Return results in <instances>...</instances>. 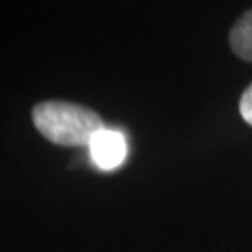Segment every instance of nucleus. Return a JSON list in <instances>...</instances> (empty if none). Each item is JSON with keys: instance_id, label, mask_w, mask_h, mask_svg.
I'll return each mask as SVG.
<instances>
[{"instance_id": "obj_1", "label": "nucleus", "mask_w": 252, "mask_h": 252, "mask_svg": "<svg viewBox=\"0 0 252 252\" xmlns=\"http://www.w3.org/2000/svg\"><path fill=\"white\" fill-rule=\"evenodd\" d=\"M32 120L41 135L60 146H88L105 127L92 108L65 101L39 103L34 107Z\"/></svg>"}, {"instance_id": "obj_2", "label": "nucleus", "mask_w": 252, "mask_h": 252, "mask_svg": "<svg viewBox=\"0 0 252 252\" xmlns=\"http://www.w3.org/2000/svg\"><path fill=\"white\" fill-rule=\"evenodd\" d=\"M88 152H90L92 162L99 170L112 172L124 164L129 153V146H127L126 135L120 129L103 127L92 138V142L88 144Z\"/></svg>"}, {"instance_id": "obj_3", "label": "nucleus", "mask_w": 252, "mask_h": 252, "mask_svg": "<svg viewBox=\"0 0 252 252\" xmlns=\"http://www.w3.org/2000/svg\"><path fill=\"white\" fill-rule=\"evenodd\" d=\"M230 45L239 58L252 62V9L243 13L230 32Z\"/></svg>"}, {"instance_id": "obj_4", "label": "nucleus", "mask_w": 252, "mask_h": 252, "mask_svg": "<svg viewBox=\"0 0 252 252\" xmlns=\"http://www.w3.org/2000/svg\"><path fill=\"white\" fill-rule=\"evenodd\" d=\"M239 112L243 120L252 127V84L243 92L241 95V101H239Z\"/></svg>"}]
</instances>
